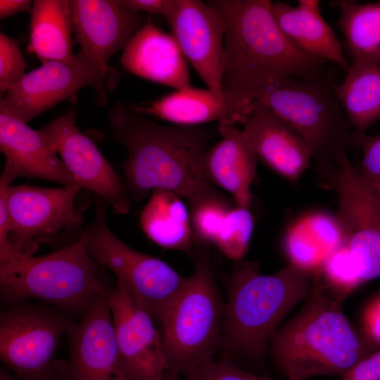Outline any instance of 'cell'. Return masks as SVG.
I'll return each mask as SVG.
<instances>
[{
  "mask_svg": "<svg viewBox=\"0 0 380 380\" xmlns=\"http://www.w3.org/2000/svg\"><path fill=\"white\" fill-rule=\"evenodd\" d=\"M108 118L113 138L127 151L120 167L132 202L141 201L155 189H165L190 205L216 189L202 170L213 129L159 125L120 102L110 108Z\"/></svg>",
  "mask_w": 380,
  "mask_h": 380,
  "instance_id": "obj_1",
  "label": "cell"
},
{
  "mask_svg": "<svg viewBox=\"0 0 380 380\" xmlns=\"http://www.w3.org/2000/svg\"><path fill=\"white\" fill-rule=\"evenodd\" d=\"M226 29L222 90L253 103L267 88L290 78L322 76L326 61L293 46L278 27L269 0H210Z\"/></svg>",
  "mask_w": 380,
  "mask_h": 380,
  "instance_id": "obj_2",
  "label": "cell"
},
{
  "mask_svg": "<svg viewBox=\"0 0 380 380\" xmlns=\"http://www.w3.org/2000/svg\"><path fill=\"white\" fill-rule=\"evenodd\" d=\"M342 305L313 273L305 304L269 346L274 365L288 380L342 376L373 352Z\"/></svg>",
  "mask_w": 380,
  "mask_h": 380,
  "instance_id": "obj_3",
  "label": "cell"
},
{
  "mask_svg": "<svg viewBox=\"0 0 380 380\" xmlns=\"http://www.w3.org/2000/svg\"><path fill=\"white\" fill-rule=\"evenodd\" d=\"M105 270L89 253L84 232L51 253L1 260V300L8 306L37 300L77 320L113 290Z\"/></svg>",
  "mask_w": 380,
  "mask_h": 380,
  "instance_id": "obj_4",
  "label": "cell"
},
{
  "mask_svg": "<svg viewBox=\"0 0 380 380\" xmlns=\"http://www.w3.org/2000/svg\"><path fill=\"white\" fill-rule=\"evenodd\" d=\"M313 272L293 264L262 274L258 264L239 261L224 303L222 340L230 350L259 360L286 315L308 296Z\"/></svg>",
  "mask_w": 380,
  "mask_h": 380,
  "instance_id": "obj_5",
  "label": "cell"
},
{
  "mask_svg": "<svg viewBox=\"0 0 380 380\" xmlns=\"http://www.w3.org/2000/svg\"><path fill=\"white\" fill-rule=\"evenodd\" d=\"M196 246L193 272L160 322L166 380H177L213 360L222 339L224 303L207 246Z\"/></svg>",
  "mask_w": 380,
  "mask_h": 380,
  "instance_id": "obj_6",
  "label": "cell"
},
{
  "mask_svg": "<svg viewBox=\"0 0 380 380\" xmlns=\"http://www.w3.org/2000/svg\"><path fill=\"white\" fill-rule=\"evenodd\" d=\"M333 84L322 76L290 78L270 87L256 99L302 138L317 170L329 184L356 140Z\"/></svg>",
  "mask_w": 380,
  "mask_h": 380,
  "instance_id": "obj_7",
  "label": "cell"
},
{
  "mask_svg": "<svg viewBox=\"0 0 380 380\" xmlns=\"http://www.w3.org/2000/svg\"><path fill=\"white\" fill-rule=\"evenodd\" d=\"M106 207L96 202L95 219L85 231L90 255L110 270L139 305L160 324L172 303L184 286L182 277L167 263L131 248L109 228Z\"/></svg>",
  "mask_w": 380,
  "mask_h": 380,
  "instance_id": "obj_8",
  "label": "cell"
},
{
  "mask_svg": "<svg viewBox=\"0 0 380 380\" xmlns=\"http://www.w3.org/2000/svg\"><path fill=\"white\" fill-rule=\"evenodd\" d=\"M75 321L46 304L16 303L0 315V358L20 380H51L61 341Z\"/></svg>",
  "mask_w": 380,
  "mask_h": 380,
  "instance_id": "obj_9",
  "label": "cell"
},
{
  "mask_svg": "<svg viewBox=\"0 0 380 380\" xmlns=\"http://www.w3.org/2000/svg\"><path fill=\"white\" fill-rule=\"evenodd\" d=\"M82 189L77 184L51 188L0 183L10 221L7 258L33 255L40 243H52L63 229L80 225L82 216L75 203Z\"/></svg>",
  "mask_w": 380,
  "mask_h": 380,
  "instance_id": "obj_10",
  "label": "cell"
},
{
  "mask_svg": "<svg viewBox=\"0 0 380 380\" xmlns=\"http://www.w3.org/2000/svg\"><path fill=\"white\" fill-rule=\"evenodd\" d=\"M80 51L74 62L50 61L29 72L1 99L0 112L26 123L84 87L95 89L99 102L107 101L109 73Z\"/></svg>",
  "mask_w": 380,
  "mask_h": 380,
  "instance_id": "obj_11",
  "label": "cell"
},
{
  "mask_svg": "<svg viewBox=\"0 0 380 380\" xmlns=\"http://www.w3.org/2000/svg\"><path fill=\"white\" fill-rule=\"evenodd\" d=\"M76 115V110L70 108L39 130L76 184L102 198L116 214L127 215L132 201L124 180L96 144L77 127Z\"/></svg>",
  "mask_w": 380,
  "mask_h": 380,
  "instance_id": "obj_12",
  "label": "cell"
},
{
  "mask_svg": "<svg viewBox=\"0 0 380 380\" xmlns=\"http://www.w3.org/2000/svg\"><path fill=\"white\" fill-rule=\"evenodd\" d=\"M108 296L70 325L68 359L56 361L62 380H135L117 343Z\"/></svg>",
  "mask_w": 380,
  "mask_h": 380,
  "instance_id": "obj_13",
  "label": "cell"
},
{
  "mask_svg": "<svg viewBox=\"0 0 380 380\" xmlns=\"http://www.w3.org/2000/svg\"><path fill=\"white\" fill-rule=\"evenodd\" d=\"M337 193L336 219L344 243L357 258L364 282L380 277V197L347 158L331 184Z\"/></svg>",
  "mask_w": 380,
  "mask_h": 380,
  "instance_id": "obj_14",
  "label": "cell"
},
{
  "mask_svg": "<svg viewBox=\"0 0 380 380\" xmlns=\"http://www.w3.org/2000/svg\"><path fill=\"white\" fill-rule=\"evenodd\" d=\"M108 302L120 352L135 380H166L168 365L154 319L119 281Z\"/></svg>",
  "mask_w": 380,
  "mask_h": 380,
  "instance_id": "obj_15",
  "label": "cell"
},
{
  "mask_svg": "<svg viewBox=\"0 0 380 380\" xmlns=\"http://www.w3.org/2000/svg\"><path fill=\"white\" fill-rule=\"evenodd\" d=\"M171 34L208 89L222 90L225 23L200 0H175L165 18Z\"/></svg>",
  "mask_w": 380,
  "mask_h": 380,
  "instance_id": "obj_16",
  "label": "cell"
},
{
  "mask_svg": "<svg viewBox=\"0 0 380 380\" xmlns=\"http://www.w3.org/2000/svg\"><path fill=\"white\" fill-rule=\"evenodd\" d=\"M72 33L80 51L101 68L113 72L108 61L124 49L147 18L121 0H71Z\"/></svg>",
  "mask_w": 380,
  "mask_h": 380,
  "instance_id": "obj_17",
  "label": "cell"
},
{
  "mask_svg": "<svg viewBox=\"0 0 380 380\" xmlns=\"http://www.w3.org/2000/svg\"><path fill=\"white\" fill-rule=\"evenodd\" d=\"M0 150L5 156L1 184L11 185L20 177L51 181L63 186L76 184L39 130L3 112H0Z\"/></svg>",
  "mask_w": 380,
  "mask_h": 380,
  "instance_id": "obj_18",
  "label": "cell"
},
{
  "mask_svg": "<svg viewBox=\"0 0 380 380\" xmlns=\"http://www.w3.org/2000/svg\"><path fill=\"white\" fill-rule=\"evenodd\" d=\"M243 132L257 158L291 182L310 167L312 156L302 138L281 118L255 100Z\"/></svg>",
  "mask_w": 380,
  "mask_h": 380,
  "instance_id": "obj_19",
  "label": "cell"
},
{
  "mask_svg": "<svg viewBox=\"0 0 380 380\" xmlns=\"http://www.w3.org/2000/svg\"><path fill=\"white\" fill-rule=\"evenodd\" d=\"M254 103V102H253ZM253 103L241 101L222 90L193 87L175 90L143 104H129L138 114H147L181 126L243 124Z\"/></svg>",
  "mask_w": 380,
  "mask_h": 380,
  "instance_id": "obj_20",
  "label": "cell"
},
{
  "mask_svg": "<svg viewBox=\"0 0 380 380\" xmlns=\"http://www.w3.org/2000/svg\"><path fill=\"white\" fill-rule=\"evenodd\" d=\"M120 63L132 74L176 90L191 87L186 58L177 42L150 16L123 49Z\"/></svg>",
  "mask_w": 380,
  "mask_h": 380,
  "instance_id": "obj_21",
  "label": "cell"
},
{
  "mask_svg": "<svg viewBox=\"0 0 380 380\" xmlns=\"http://www.w3.org/2000/svg\"><path fill=\"white\" fill-rule=\"evenodd\" d=\"M220 139L204 153L206 180L227 191L237 205L249 208L251 185L257 176V156L243 132L236 125H218Z\"/></svg>",
  "mask_w": 380,
  "mask_h": 380,
  "instance_id": "obj_22",
  "label": "cell"
},
{
  "mask_svg": "<svg viewBox=\"0 0 380 380\" xmlns=\"http://www.w3.org/2000/svg\"><path fill=\"white\" fill-rule=\"evenodd\" d=\"M318 0H298L297 6L272 3V13L282 34L301 51L339 65L346 72L350 64L343 44L319 12Z\"/></svg>",
  "mask_w": 380,
  "mask_h": 380,
  "instance_id": "obj_23",
  "label": "cell"
},
{
  "mask_svg": "<svg viewBox=\"0 0 380 380\" xmlns=\"http://www.w3.org/2000/svg\"><path fill=\"white\" fill-rule=\"evenodd\" d=\"M343 243L336 217L324 212H312L289 226L283 247L289 263L314 272Z\"/></svg>",
  "mask_w": 380,
  "mask_h": 380,
  "instance_id": "obj_24",
  "label": "cell"
},
{
  "mask_svg": "<svg viewBox=\"0 0 380 380\" xmlns=\"http://www.w3.org/2000/svg\"><path fill=\"white\" fill-rule=\"evenodd\" d=\"M72 24L68 0H35L30 11L27 51L42 64L74 62Z\"/></svg>",
  "mask_w": 380,
  "mask_h": 380,
  "instance_id": "obj_25",
  "label": "cell"
},
{
  "mask_svg": "<svg viewBox=\"0 0 380 380\" xmlns=\"http://www.w3.org/2000/svg\"><path fill=\"white\" fill-rule=\"evenodd\" d=\"M182 198L169 190H153L141 211L139 226L160 247L193 254L190 212Z\"/></svg>",
  "mask_w": 380,
  "mask_h": 380,
  "instance_id": "obj_26",
  "label": "cell"
},
{
  "mask_svg": "<svg viewBox=\"0 0 380 380\" xmlns=\"http://www.w3.org/2000/svg\"><path fill=\"white\" fill-rule=\"evenodd\" d=\"M346 73L333 90L357 139L380 120V65L353 59Z\"/></svg>",
  "mask_w": 380,
  "mask_h": 380,
  "instance_id": "obj_27",
  "label": "cell"
},
{
  "mask_svg": "<svg viewBox=\"0 0 380 380\" xmlns=\"http://www.w3.org/2000/svg\"><path fill=\"white\" fill-rule=\"evenodd\" d=\"M339 11L338 26L353 59L380 65V0L361 4L335 1Z\"/></svg>",
  "mask_w": 380,
  "mask_h": 380,
  "instance_id": "obj_28",
  "label": "cell"
},
{
  "mask_svg": "<svg viewBox=\"0 0 380 380\" xmlns=\"http://www.w3.org/2000/svg\"><path fill=\"white\" fill-rule=\"evenodd\" d=\"M313 273L342 302L365 283L359 262L346 243L332 252Z\"/></svg>",
  "mask_w": 380,
  "mask_h": 380,
  "instance_id": "obj_29",
  "label": "cell"
},
{
  "mask_svg": "<svg viewBox=\"0 0 380 380\" xmlns=\"http://www.w3.org/2000/svg\"><path fill=\"white\" fill-rule=\"evenodd\" d=\"M189 205L194 245L214 244L222 222L234 205L215 189Z\"/></svg>",
  "mask_w": 380,
  "mask_h": 380,
  "instance_id": "obj_30",
  "label": "cell"
},
{
  "mask_svg": "<svg viewBox=\"0 0 380 380\" xmlns=\"http://www.w3.org/2000/svg\"><path fill=\"white\" fill-rule=\"evenodd\" d=\"M253 228L249 208L235 204L222 222L214 245L227 258L240 261L247 252Z\"/></svg>",
  "mask_w": 380,
  "mask_h": 380,
  "instance_id": "obj_31",
  "label": "cell"
},
{
  "mask_svg": "<svg viewBox=\"0 0 380 380\" xmlns=\"http://www.w3.org/2000/svg\"><path fill=\"white\" fill-rule=\"evenodd\" d=\"M26 62L18 43L0 33V92L3 97L27 73Z\"/></svg>",
  "mask_w": 380,
  "mask_h": 380,
  "instance_id": "obj_32",
  "label": "cell"
},
{
  "mask_svg": "<svg viewBox=\"0 0 380 380\" xmlns=\"http://www.w3.org/2000/svg\"><path fill=\"white\" fill-rule=\"evenodd\" d=\"M355 144L362 150L357 172L363 182L380 197V133L357 138Z\"/></svg>",
  "mask_w": 380,
  "mask_h": 380,
  "instance_id": "obj_33",
  "label": "cell"
},
{
  "mask_svg": "<svg viewBox=\"0 0 380 380\" xmlns=\"http://www.w3.org/2000/svg\"><path fill=\"white\" fill-rule=\"evenodd\" d=\"M184 380H274L248 372L227 360L214 359L184 376Z\"/></svg>",
  "mask_w": 380,
  "mask_h": 380,
  "instance_id": "obj_34",
  "label": "cell"
},
{
  "mask_svg": "<svg viewBox=\"0 0 380 380\" xmlns=\"http://www.w3.org/2000/svg\"><path fill=\"white\" fill-rule=\"evenodd\" d=\"M362 336L371 348H380V295L366 306L362 316Z\"/></svg>",
  "mask_w": 380,
  "mask_h": 380,
  "instance_id": "obj_35",
  "label": "cell"
},
{
  "mask_svg": "<svg viewBox=\"0 0 380 380\" xmlns=\"http://www.w3.org/2000/svg\"><path fill=\"white\" fill-rule=\"evenodd\" d=\"M341 380H380V348L357 362Z\"/></svg>",
  "mask_w": 380,
  "mask_h": 380,
  "instance_id": "obj_36",
  "label": "cell"
},
{
  "mask_svg": "<svg viewBox=\"0 0 380 380\" xmlns=\"http://www.w3.org/2000/svg\"><path fill=\"white\" fill-rule=\"evenodd\" d=\"M130 10L161 15L166 18L172 9L175 0H121Z\"/></svg>",
  "mask_w": 380,
  "mask_h": 380,
  "instance_id": "obj_37",
  "label": "cell"
},
{
  "mask_svg": "<svg viewBox=\"0 0 380 380\" xmlns=\"http://www.w3.org/2000/svg\"><path fill=\"white\" fill-rule=\"evenodd\" d=\"M10 221L8 210L4 194L0 191V260L8 256Z\"/></svg>",
  "mask_w": 380,
  "mask_h": 380,
  "instance_id": "obj_38",
  "label": "cell"
},
{
  "mask_svg": "<svg viewBox=\"0 0 380 380\" xmlns=\"http://www.w3.org/2000/svg\"><path fill=\"white\" fill-rule=\"evenodd\" d=\"M32 4L30 0H0V18L4 19L18 12H30Z\"/></svg>",
  "mask_w": 380,
  "mask_h": 380,
  "instance_id": "obj_39",
  "label": "cell"
},
{
  "mask_svg": "<svg viewBox=\"0 0 380 380\" xmlns=\"http://www.w3.org/2000/svg\"><path fill=\"white\" fill-rule=\"evenodd\" d=\"M0 380H20L8 369L1 367L0 369Z\"/></svg>",
  "mask_w": 380,
  "mask_h": 380,
  "instance_id": "obj_40",
  "label": "cell"
},
{
  "mask_svg": "<svg viewBox=\"0 0 380 380\" xmlns=\"http://www.w3.org/2000/svg\"><path fill=\"white\" fill-rule=\"evenodd\" d=\"M51 380H62V378L61 376V374H60V373L58 372V367H57L56 361L54 367H53V369Z\"/></svg>",
  "mask_w": 380,
  "mask_h": 380,
  "instance_id": "obj_41",
  "label": "cell"
}]
</instances>
